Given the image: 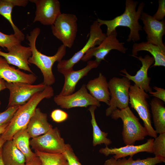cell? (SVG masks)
Returning a JSON list of instances; mask_svg holds the SVG:
<instances>
[{"label":"cell","mask_w":165,"mask_h":165,"mask_svg":"<svg viewBox=\"0 0 165 165\" xmlns=\"http://www.w3.org/2000/svg\"><path fill=\"white\" fill-rule=\"evenodd\" d=\"M138 2L133 0H126L125 8L124 13L112 20H104L97 18V21L101 26L105 25L107 27L106 35H109L113 31L116 30L119 26L128 28L130 29L129 34L127 41L129 42H138L140 40L139 32L143 30L142 27L138 22L141 14L143 12L145 4L140 3L137 10L136 7Z\"/></svg>","instance_id":"cell-1"},{"label":"cell","mask_w":165,"mask_h":165,"mask_svg":"<svg viewBox=\"0 0 165 165\" xmlns=\"http://www.w3.org/2000/svg\"><path fill=\"white\" fill-rule=\"evenodd\" d=\"M40 29L35 28L30 34H27L26 39L29 42L28 45L31 49L32 55L28 61L30 64L36 65L40 70L43 77V83L46 86H51L55 83V78L52 72L53 66L55 62H59L62 60L66 53V47L63 44L58 48L55 54L48 56L38 50L36 46V39L39 35Z\"/></svg>","instance_id":"cell-2"},{"label":"cell","mask_w":165,"mask_h":165,"mask_svg":"<svg viewBox=\"0 0 165 165\" xmlns=\"http://www.w3.org/2000/svg\"><path fill=\"white\" fill-rule=\"evenodd\" d=\"M54 95V90L51 86H47L43 90L33 95L24 104L20 106L13 118L1 135L5 141L12 140L14 134L19 130L27 128L37 106L45 98L49 99Z\"/></svg>","instance_id":"cell-3"},{"label":"cell","mask_w":165,"mask_h":165,"mask_svg":"<svg viewBox=\"0 0 165 165\" xmlns=\"http://www.w3.org/2000/svg\"><path fill=\"white\" fill-rule=\"evenodd\" d=\"M112 118L116 120L120 119L123 123L122 132L123 139L126 145H134L137 141L144 139L148 135L145 127L128 106L122 109H116L111 114Z\"/></svg>","instance_id":"cell-4"},{"label":"cell","mask_w":165,"mask_h":165,"mask_svg":"<svg viewBox=\"0 0 165 165\" xmlns=\"http://www.w3.org/2000/svg\"><path fill=\"white\" fill-rule=\"evenodd\" d=\"M106 36L97 20L94 21L90 26L89 37L85 45L70 59L62 60L58 62L57 65L58 72L64 75L73 70L74 65L81 60L86 53L91 48L99 45Z\"/></svg>","instance_id":"cell-5"},{"label":"cell","mask_w":165,"mask_h":165,"mask_svg":"<svg viewBox=\"0 0 165 165\" xmlns=\"http://www.w3.org/2000/svg\"><path fill=\"white\" fill-rule=\"evenodd\" d=\"M110 99L108 107L105 110L107 116H110L116 109H122L129 106L130 81L123 77L110 79L108 82Z\"/></svg>","instance_id":"cell-6"},{"label":"cell","mask_w":165,"mask_h":165,"mask_svg":"<svg viewBox=\"0 0 165 165\" xmlns=\"http://www.w3.org/2000/svg\"><path fill=\"white\" fill-rule=\"evenodd\" d=\"M129 97V103L143 121L148 135L156 138L157 134L152 126L150 112L147 101L149 97V95L143 89L134 84L130 86Z\"/></svg>","instance_id":"cell-7"},{"label":"cell","mask_w":165,"mask_h":165,"mask_svg":"<svg viewBox=\"0 0 165 165\" xmlns=\"http://www.w3.org/2000/svg\"><path fill=\"white\" fill-rule=\"evenodd\" d=\"M77 20L74 14L61 13L51 26L53 35L66 48L73 45L78 31Z\"/></svg>","instance_id":"cell-8"},{"label":"cell","mask_w":165,"mask_h":165,"mask_svg":"<svg viewBox=\"0 0 165 165\" xmlns=\"http://www.w3.org/2000/svg\"><path fill=\"white\" fill-rule=\"evenodd\" d=\"M30 145L32 149L41 152L62 153L66 144L61 137L57 127L52 128L47 133L30 141Z\"/></svg>","instance_id":"cell-9"},{"label":"cell","mask_w":165,"mask_h":165,"mask_svg":"<svg viewBox=\"0 0 165 165\" xmlns=\"http://www.w3.org/2000/svg\"><path fill=\"white\" fill-rule=\"evenodd\" d=\"M6 89L9 91L7 108L24 104L35 94L43 90L47 86L42 83L33 85L21 82L13 83L6 82Z\"/></svg>","instance_id":"cell-10"},{"label":"cell","mask_w":165,"mask_h":165,"mask_svg":"<svg viewBox=\"0 0 165 165\" xmlns=\"http://www.w3.org/2000/svg\"><path fill=\"white\" fill-rule=\"evenodd\" d=\"M117 33L116 30L107 35L102 42L97 46L90 49L85 54L81 60L83 61H89L93 57L99 63L102 60H105V57L113 50H117L125 53L128 48L124 47V43L120 42L117 38Z\"/></svg>","instance_id":"cell-11"},{"label":"cell","mask_w":165,"mask_h":165,"mask_svg":"<svg viewBox=\"0 0 165 165\" xmlns=\"http://www.w3.org/2000/svg\"><path fill=\"white\" fill-rule=\"evenodd\" d=\"M55 103L62 108L69 109L77 107H86L95 105L101 106L100 102L94 98L87 91L86 84H83L78 91L65 96L57 95L53 98Z\"/></svg>","instance_id":"cell-12"},{"label":"cell","mask_w":165,"mask_h":165,"mask_svg":"<svg viewBox=\"0 0 165 165\" xmlns=\"http://www.w3.org/2000/svg\"><path fill=\"white\" fill-rule=\"evenodd\" d=\"M36 7L33 22H39L45 25H52L61 14V4L58 0H29Z\"/></svg>","instance_id":"cell-13"},{"label":"cell","mask_w":165,"mask_h":165,"mask_svg":"<svg viewBox=\"0 0 165 165\" xmlns=\"http://www.w3.org/2000/svg\"><path fill=\"white\" fill-rule=\"evenodd\" d=\"M144 26L142 28L147 35V41L157 45L165 50L163 37L165 34L164 19L158 21L148 13L143 12L140 18Z\"/></svg>","instance_id":"cell-14"},{"label":"cell","mask_w":165,"mask_h":165,"mask_svg":"<svg viewBox=\"0 0 165 165\" xmlns=\"http://www.w3.org/2000/svg\"><path fill=\"white\" fill-rule=\"evenodd\" d=\"M140 61L142 66L140 69L134 75H130L125 68L121 70L120 72L125 75L120 74L127 78L130 81L133 82L134 84L140 88L143 89L146 92L152 91V90L150 86L151 78L148 76V71L152 65L154 63V59L153 57L147 54L143 57L141 56L138 57L133 56Z\"/></svg>","instance_id":"cell-15"},{"label":"cell","mask_w":165,"mask_h":165,"mask_svg":"<svg viewBox=\"0 0 165 165\" xmlns=\"http://www.w3.org/2000/svg\"><path fill=\"white\" fill-rule=\"evenodd\" d=\"M32 55L29 46L26 47L21 43L13 46L5 53L0 50V56L4 57L9 64L15 66L20 69L33 73L29 66L28 60Z\"/></svg>","instance_id":"cell-16"},{"label":"cell","mask_w":165,"mask_h":165,"mask_svg":"<svg viewBox=\"0 0 165 165\" xmlns=\"http://www.w3.org/2000/svg\"><path fill=\"white\" fill-rule=\"evenodd\" d=\"M153 138H149L145 143L138 145H127L118 148H110L108 146L100 149L99 152L105 156L114 155L113 157L117 159L125 158L130 156L131 157L139 152H145L149 153H153Z\"/></svg>","instance_id":"cell-17"},{"label":"cell","mask_w":165,"mask_h":165,"mask_svg":"<svg viewBox=\"0 0 165 165\" xmlns=\"http://www.w3.org/2000/svg\"><path fill=\"white\" fill-rule=\"evenodd\" d=\"M0 78L8 82H21L33 84L37 77L33 73L28 74L10 65L7 61L0 56Z\"/></svg>","instance_id":"cell-18"},{"label":"cell","mask_w":165,"mask_h":165,"mask_svg":"<svg viewBox=\"0 0 165 165\" xmlns=\"http://www.w3.org/2000/svg\"><path fill=\"white\" fill-rule=\"evenodd\" d=\"M100 64L95 60H89L84 68L77 71L73 70L64 75V85L61 91L58 95L65 96L74 93L79 81L87 75L91 70L97 68Z\"/></svg>","instance_id":"cell-19"},{"label":"cell","mask_w":165,"mask_h":165,"mask_svg":"<svg viewBox=\"0 0 165 165\" xmlns=\"http://www.w3.org/2000/svg\"><path fill=\"white\" fill-rule=\"evenodd\" d=\"M53 128L47 119V114L36 108L29 121L27 129L30 138H36L47 133Z\"/></svg>","instance_id":"cell-20"},{"label":"cell","mask_w":165,"mask_h":165,"mask_svg":"<svg viewBox=\"0 0 165 165\" xmlns=\"http://www.w3.org/2000/svg\"><path fill=\"white\" fill-rule=\"evenodd\" d=\"M86 87L94 98L109 106L110 96L108 83L106 78L101 73L97 77L90 80Z\"/></svg>","instance_id":"cell-21"},{"label":"cell","mask_w":165,"mask_h":165,"mask_svg":"<svg viewBox=\"0 0 165 165\" xmlns=\"http://www.w3.org/2000/svg\"><path fill=\"white\" fill-rule=\"evenodd\" d=\"M28 0H0V15L10 23L14 32L21 42L24 40V33L14 24L12 17L13 8L15 6L25 7L29 2Z\"/></svg>","instance_id":"cell-22"},{"label":"cell","mask_w":165,"mask_h":165,"mask_svg":"<svg viewBox=\"0 0 165 165\" xmlns=\"http://www.w3.org/2000/svg\"><path fill=\"white\" fill-rule=\"evenodd\" d=\"M146 51L149 52L154 59V64L152 67L157 66H165V50L159 46L148 42L134 43L132 50V56H137L138 52Z\"/></svg>","instance_id":"cell-23"},{"label":"cell","mask_w":165,"mask_h":165,"mask_svg":"<svg viewBox=\"0 0 165 165\" xmlns=\"http://www.w3.org/2000/svg\"><path fill=\"white\" fill-rule=\"evenodd\" d=\"M2 157L5 165H24L26 158L12 140L6 141L2 148Z\"/></svg>","instance_id":"cell-24"},{"label":"cell","mask_w":165,"mask_h":165,"mask_svg":"<svg viewBox=\"0 0 165 165\" xmlns=\"http://www.w3.org/2000/svg\"><path fill=\"white\" fill-rule=\"evenodd\" d=\"M164 103L154 97L150 105L155 131L157 134L165 133V107Z\"/></svg>","instance_id":"cell-25"},{"label":"cell","mask_w":165,"mask_h":165,"mask_svg":"<svg viewBox=\"0 0 165 165\" xmlns=\"http://www.w3.org/2000/svg\"><path fill=\"white\" fill-rule=\"evenodd\" d=\"M30 138L27 128H26L16 132L13 135L12 139L16 148L25 156L26 162L36 155L35 153L32 151L30 147Z\"/></svg>","instance_id":"cell-26"},{"label":"cell","mask_w":165,"mask_h":165,"mask_svg":"<svg viewBox=\"0 0 165 165\" xmlns=\"http://www.w3.org/2000/svg\"><path fill=\"white\" fill-rule=\"evenodd\" d=\"M165 162L163 159L155 157L136 160H134L131 156L127 159L123 158L116 159L112 157L106 160L103 165H156Z\"/></svg>","instance_id":"cell-27"},{"label":"cell","mask_w":165,"mask_h":165,"mask_svg":"<svg viewBox=\"0 0 165 165\" xmlns=\"http://www.w3.org/2000/svg\"><path fill=\"white\" fill-rule=\"evenodd\" d=\"M97 107L95 105L90 106L88 110L90 112L91 119V123L93 128V145L94 147L101 144L108 146L112 143V141L107 138L108 134L101 130L97 123L95 116V111Z\"/></svg>","instance_id":"cell-28"},{"label":"cell","mask_w":165,"mask_h":165,"mask_svg":"<svg viewBox=\"0 0 165 165\" xmlns=\"http://www.w3.org/2000/svg\"><path fill=\"white\" fill-rule=\"evenodd\" d=\"M35 153L40 160L42 165H68L62 153H50L35 150Z\"/></svg>","instance_id":"cell-29"},{"label":"cell","mask_w":165,"mask_h":165,"mask_svg":"<svg viewBox=\"0 0 165 165\" xmlns=\"http://www.w3.org/2000/svg\"><path fill=\"white\" fill-rule=\"evenodd\" d=\"M153 148L155 157L165 161V133L159 134L154 138Z\"/></svg>","instance_id":"cell-30"},{"label":"cell","mask_w":165,"mask_h":165,"mask_svg":"<svg viewBox=\"0 0 165 165\" xmlns=\"http://www.w3.org/2000/svg\"><path fill=\"white\" fill-rule=\"evenodd\" d=\"M21 42L14 34L9 35L0 31V48H6L8 51L14 46L20 44Z\"/></svg>","instance_id":"cell-31"},{"label":"cell","mask_w":165,"mask_h":165,"mask_svg":"<svg viewBox=\"0 0 165 165\" xmlns=\"http://www.w3.org/2000/svg\"><path fill=\"white\" fill-rule=\"evenodd\" d=\"M62 153L66 158L68 165H82L70 144H66L65 150Z\"/></svg>","instance_id":"cell-32"},{"label":"cell","mask_w":165,"mask_h":165,"mask_svg":"<svg viewBox=\"0 0 165 165\" xmlns=\"http://www.w3.org/2000/svg\"><path fill=\"white\" fill-rule=\"evenodd\" d=\"M16 106L7 108L5 111L0 112V126L10 123L14 114L20 107Z\"/></svg>","instance_id":"cell-33"},{"label":"cell","mask_w":165,"mask_h":165,"mask_svg":"<svg viewBox=\"0 0 165 165\" xmlns=\"http://www.w3.org/2000/svg\"><path fill=\"white\" fill-rule=\"evenodd\" d=\"M50 116L53 121L59 123L67 119L68 118V115L63 110L60 109H56L52 111Z\"/></svg>","instance_id":"cell-34"},{"label":"cell","mask_w":165,"mask_h":165,"mask_svg":"<svg viewBox=\"0 0 165 165\" xmlns=\"http://www.w3.org/2000/svg\"><path fill=\"white\" fill-rule=\"evenodd\" d=\"M158 4L157 11L152 16L156 20L161 21L164 20L165 16V0H159Z\"/></svg>","instance_id":"cell-35"},{"label":"cell","mask_w":165,"mask_h":165,"mask_svg":"<svg viewBox=\"0 0 165 165\" xmlns=\"http://www.w3.org/2000/svg\"><path fill=\"white\" fill-rule=\"evenodd\" d=\"M153 89L155 92L152 91L149 92V94L165 102V90L163 88L154 86Z\"/></svg>","instance_id":"cell-36"},{"label":"cell","mask_w":165,"mask_h":165,"mask_svg":"<svg viewBox=\"0 0 165 165\" xmlns=\"http://www.w3.org/2000/svg\"><path fill=\"white\" fill-rule=\"evenodd\" d=\"M24 165H42L39 157L36 155L28 161L26 162Z\"/></svg>","instance_id":"cell-37"},{"label":"cell","mask_w":165,"mask_h":165,"mask_svg":"<svg viewBox=\"0 0 165 165\" xmlns=\"http://www.w3.org/2000/svg\"><path fill=\"white\" fill-rule=\"evenodd\" d=\"M6 89V81L3 79L0 78V92ZM1 104V102L0 101V106Z\"/></svg>","instance_id":"cell-38"},{"label":"cell","mask_w":165,"mask_h":165,"mask_svg":"<svg viewBox=\"0 0 165 165\" xmlns=\"http://www.w3.org/2000/svg\"><path fill=\"white\" fill-rule=\"evenodd\" d=\"M9 123L4 124L0 126V135L2 134L5 131Z\"/></svg>","instance_id":"cell-39"},{"label":"cell","mask_w":165,"mask_h":165,"mask_svg":"<svg viewBox=\"0 0 165 165\" xmlns=\"http://www.w3.org/2000/svg\"><path fill=\"white\" fill-rule=\"evenodd\" d=\"M0 165H5L2 159V148L0 149Z\"/></svg>","instance_id":"cell-40"},{"label":"cell","mask_w":165,"mask_h":165,"mask_svg":"<svg viewBox=\"0 0 165 165\" xmlns=\"http://www.w3.org/2000/svg\"><path fill=\"white\" fill-rule=\"evenodd\" d=\"M1 135H0V149L2 148L3 144L6 141L2 138Z\"/></svg>","instance_id":"cell-41"}]
</instances>
